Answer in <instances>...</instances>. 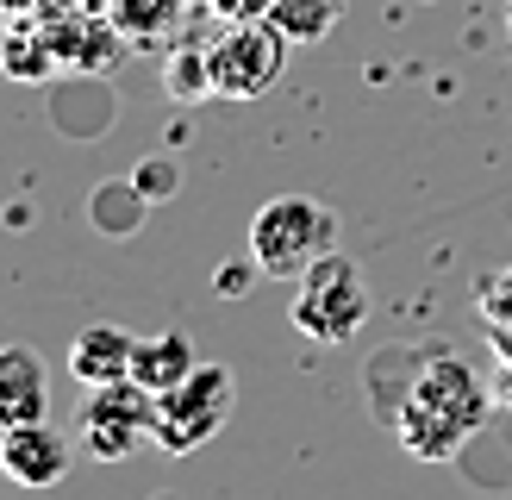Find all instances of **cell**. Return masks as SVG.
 I'll return each mask as SVG.
<instances>
[{"label": "cell", "instance_id": "6da1fadb", "mask_svg": "<svg viewBox=\"0 0 512 500\" xmlns=\"http://www.w3.org/2000/svg\"><path fill=\"white\" fill-rule=\"evenodd\" d=\"M369 394L388 400L394 438L419 463H450L494 407V388H481L475 369L444 344H400L394 357L369 363Z\"/></svg>", "mask_w": 512, "mask_h": 500}, {"label": "cell", "instance_id": "7a4b0ae2", "mask_svg": "<svg viewBox=\"0 0 512 500\" xmlns=\"http://www.w3.org/2000/svg\"><path fill=\"white\" fill-rule=\"evenodd\" d=\"M325 250H338V219L313 194H275L250 219V263L256 275L294 282L300 269H313Z\"/></svg>", "mask_w": 512, "mask_h": 500}, {"label": "cell", "instance_id": "3957f363", "mask_svg": "<svg viewBox=\"0 0 512 500\" xmlns=\"http://www.w3.org/2000/svg\"><path fill=\"white\" fill-rule=\"evenodd\" d=\"M294 332L313 338V344H350L369 319V282L344 250H325L313 269L294 275Z\"/></svg>", "mask_w": 512, "mask_h": 500}, {"label": "cell", "instance_id": "277c9868", "mask_svg": "<svg viewBox=\"0 0 512 500\" xmlns=\"http://www.w3.org/2000/svg\"><path fill=\"white\" fill-rule=\"evenodd\" d=\"M238 407V382L225 363H200L188 382H175L157 394V419H150V444L169 457H194L200 444H213L225 432V419Z\"/></svg>", "mask_w": 512, "mask_h": 500}, {"label": "cell", "instance_id": "5b68a950", "mask_svg": "<svg viewBox=\"0 0 512 500\" xmlns=\"http://www.w3.org/2000/svg\"><path fill=\"white\" fill-rule=\"evenodd\" d=\"M288 38L269 19H232L225 32L207 44V75H213V100H256L281 82L288 69Z\"/></svg>", "mask_w": 512, "mask_h": 500}, {"label": "cell", "instance_id": "8992f818", "mask_svg": "<svg viewBox=\"0 0 512 500\" xmlns=\"http://www.w3.org/2000/svg\"><path fill=\"white\" fill-rule=\"evenodd\" d=\"M88 394H94L88 407H82V444H88V457H100V463L132 457V444L150 438L157 394H150L144 382H132V375H119V382H100V388H88Z\"/></svg>", "mask_w": 512, "mask_h": 500}, {"label": "cell", "instance_id": "52a82bcc", "mask_svg": "<svg viewBox=\"0 0 512 500\" xmlns=\"http://www.w3.org/2000/svg\"><path fill=\"white\" fill-rule=\"evenodd\" d=\"M0 475L19 482V488H57L69 475V438L50 419L7 425V432H0Z\"/></svg>", "mask_w": 512, "mask_h": 500}, {"label": "cell", "instance_id": "ba28073f", "mask_svg": "<svg viewBox=\"0 0 512 500\" xmlns=\"http://www.w3.org/2000/svg\"><path fill=\"white\" fill-rule=\"evenodd\" d=\"M50 419V369L32 344H0V432Z\"/></svg>", "mask_w": 512, "mask_h": 500}, {"label": "cell", "instance_id": "9c48e42d", "mask_svg": "<svg viewBox=\"0 0 512 500\" xmlns=\"http://www.w3.org/2000/svg\"><path fill=\"white\" fill-rule=\"evenodd\" d=\"M132 350L138 338L125 332V325H82V332L69 338V375L82 388H100V382H119V375H132Z\"/></svg>", "mask_w": 512, "mask_h": 500}, {"label": "cell", "instance_id": "30bf717a", "mask_svg": "<svg viewBox=\"0 0 512 500\" xmlns=\"http://www.w3.org/2000/svg\"><path fill=\"white\" fill-rule=\"evenodd\" d=\"M194 369H200V357H194V338L188 332L138 338V350H132V382H144L150 394H169L175 382H188Z\"/></svg>", "mask_w": 512, "mask_h": 500}, {"label": "cell", "instance_id": "8fae6325", "mask_svg": "<svg viewBox=\"0 0 512 500\" xmlns=\"http://www.w3.org/2000/svg\"><path fill=\"white\" fill-rule=\"evenodd\" d=\"M338 13H344V0H275L269 7V25L288 44H319L331 25H338Z\"/></svg>", "mask_w": 512, "mask_h": 500}, {"label": "cell", "instance_id": "7c38bea8", "mask_svg": "<svg viewBox=\"0 0 512 500\" xmlns=\"http://www.w3.org/2000/svg\"><path fill=\"white\" fill-rule=\"evenodd\" d=\"M475 313H481V325H488V338L494 332H512V263L488 269L475 282Z\"/></svg>", "mask_w": 512, "mask_h": 500}, {"label": "cell", "instance_id": "4fadbf2b", "mask_svg": "<svg viewBox=\"0 0 512 500\" xmlns=\"http://www.w3.org/2000/svg\"><path fill=\"white\" fill-rule=\"evenodd\" d=\"M169 88L182 100H213V75H207V50H188L182 63H169Z\"/></svg>", "mask_w": 512, "mask_h": 500}, {"label": "cell", "instance_id": "5bb4252c", "mask_svg": "<svg viewBox=\"0 0 512 500\" xmlns=\"http://www.w3.org/2000/svg\"><path fill=\"white\" fill-rule=\"evenodd\" d=\"M175 13H182L175 0H125V7H119V19L132 25V32H157V25H169Z\"/></svg>", "mask_w": 512, "mask_h": 500}, {"label": "cell", "instance_id": "9a60e30c", "mask_svg": "<svg viewBox=\"0 0 512 500\" xmlns=\"http://www.w3.org/2000/svg\"><path fill=\"white\" fill-rule=\"evenodd\" d=\"M32 50H38V38H7V44H0V69H7V75H13V69H19V75H38L44 63L32 57Z\"/></svg>", "mask_w": 512, "mask_h": 500}, {"label": "cell", "instance_id": "2e32d148", "mask_svg": "<svg viewBox=\"0 0 512 500\" xmlns=\"http://www.w3.org/2000/svg\"><path fill=\"white\" fill-rule=\"evenodd\" d=\"M269 7L275 0H213V13L232 25V19H269Z\"/></svg>", "mask_w": 512, "mask_h": 500}, {"label": "cell", "instance_id": "e0dca14e", "mask_svg": "<svg viewBox=\"0 0 512 500\" xmlns=\"http://www.w3.org/2000/svg\"><path fill=\"white\" fill-rule=\"evenodd\" d=\"M494 400L512 413V363H500V375H494Z\"/></svg>", "mask_w": 512, "mask_h": 500}, {"label": "cell", "instance_id": "ac0fdd59", "mask_svg": "<svg viewBox=\"0 0 512 500\" xmlns=\"http://www.w3.org/2000/svg\"><path fill=\"white\" fill-rule=\"evenodd\" d=\"M494 350H500V363H512V332H494Z\"/></svg>", "mask_w": 512, "mask_h": 500}]
</instances>
